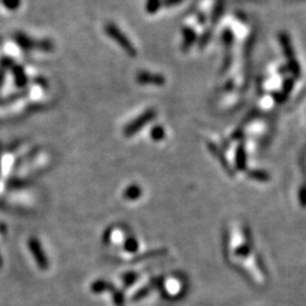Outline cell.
I'll list each match as a JSON object with an SVG mask.
<instances>
[{
    "instance_id": "3957f363",
    "label": "cell",
    "mask_w": 306,
    "mask_h": 306,
    "mask_svg": "<svg viewBox=\"0 0 306 306\" xmlns=\"http://www.w3.org/2000/svg\"><path fill=\"white\" fill-rule=\"evenodd\" d=\"M136 82L140 85H153V87H163L166 84V77L162 74H156L146 71H141L136 74Z\"/></svg>"
},
{
    "instance_id": "4fadbf2b",
    "label": "cell",
    "mask_w": 306,
    "mask_h": 306,
    "mask_svg": "<svg viewBox=\"0 0 306 306\" xmlns=\"http://www.w3.org/2000/svg\"><path fill=\"white\" fill-rule=\"evenodd\" d=\"M185 0H162V5L167 8L176 7L183 3Z\"/></svg>"
},
{
    "instance_id": "ba28073f",
    "label": "cell",
    "mask_w": 306,
    "mask_h": 306,
    "mask_svg": "<svg viewBox=\"0 0 306 306\" xmlns=\"http://www.w3.org/2000/svg\"><path fill=\"white\" fill-rule=\"evenodd\" d=\"M150 136L153 141H156V142L162 141L166 136V130L161 125H156V126H153L152 129H151Z\"/></svg>"
},
{
    "instance_id": "6da1fadb",
    "label": "cell",
    "mask_w": 306,
    "mask_h": 306,
    "mask_svg": "<svg viewBox=\"0 0 306 306\" xmlns=\"http://www.w3.org/2000/svg\"><path fill=\"white\" fill-rule=\"evenodd\" d=\"M104 32L105 34H107L110 39L115 41L118 46H119L129 57L135 58L137 56V50L135 46H134L132 41L127 38V35H126L124 32L116 25V24L108 23L107 25L104 26Z\"/></svg>"
},
{
    "instance_id": "5bb4252c",
    "label": "cell",
    "mask_w": 306,
    "mask_h": 306,
    "mask_svg": "<svg viewBox=\"0 0 306 306\" xmlns=\"http://www.w3.org/2000/svg\"><path fill=\"white\" fill-rule=\"evenodd\" d=\"M245 154H244V150L243 149H239L237 151V167L239 169H243L244 168V165H245Z\"/></svg>"
},
{
    "instance_id": "8fae6325",
    "label": "cell",
    "mask_w": 306,
    "mask_h": 306,
    "mask_svg": "<svg viewBox=\"0 0 306 306\" xmlns=\"http://www.w3.org/2000/svg\"><path fill=\"white\" fill-rule=\"evenodd\" d=\"M212 36V32L211 31H206L204 32V33L201 35V38L198 39V43H199V47L200 49H203L204 47L206 46L207 42H209L210 39Z\"/></svg>"
},
{
    "instance_id": "9a60e30c",
    "label": "cell",
    "mask_w": 306,
    "mask_h": 306,
    "mask_svg": "<svg viewBox=\"0 0 306 306\" xmlns=\"http://www.w3.org/2000/svg\"><path fill=\"white\" fill-rule=\"evenodd\" d=\"M223 42L226 43V44H230L231 43V41H232V35H231V33L230 32H228V31H226L223 33Z\"/></svg>"
},
{
    "instance_id": "30bf717a",
    "label": "cell",
    "mask_w": 306,
    "mask_h": 306,
    "mask_svg": "<svg viewBox=\"0 0 306 306\" xmlns=\"http://www.w3.org/2000/svg\"><path fill=\"white\" fill-rule=\"evenodd\" d=\"M223 5H224V1L223 0H217L215 1V5L213 7V11H212V22H217V19L221 16L222 14V10H223Z\"/></svg>"
},
{
    "instance_id": "5b68a950",
    "label": "cell",
    "mask_w": 306,
    "mask_h": 306,
    "mask_svg": "<svg viewBox=\"0 0 306 306\" xmlns=\"http://www.w3.org/2000/svg\"><path fill=\"white\" fill-rule=\"evenodd\" d=\"M28 245H30L31 251H32V253H33V255H34V258L36 260V262H38V264L40 265L41 268L46 269L48 267V265H47V260H46V258H44V254H43L42 250H41L40 244L36 242V240L31 239V242L28 243Z\"/></svg>"
},
{
    "instance_id": "8992f818",
    "label": "cell",
    "mask_w": 306,
    "mask_h": 306,
    "mask_svg": "<svg viewBox=\"0 0 306 306\" xmlns=\"http://www.w3.org/2000/svg\"><path fill=\"white\" fill-rule=\"evenodd\" d=\"M15 41L18 46L24 49V50H33V49H38V42L28 38L27 35L24 33H17L15 35Z\"/></svg>"
},
{
    "instance_id": "277c9868",
    "label": "cell",
    "mask_w": 306,
    "mask_h": 306,
    "mask_svg": "<svg viewBox=\"0 0 306 306\" xmlns=\"http://www.w3.org/2000/svg\"><path fill=\"white\" fill-rule=\"evenodd\" d=\"M182 35H183V42H182V50L184 52H187L190 49L198 42V34L194 31V28L185 26L182 28Z\"/></svg>"
},
{
    "instance_id": "52a82bcc",
    "label": "cell",
    "mask_w": 306,
    "mask_h": 306,
    "mask_svg": "<svg viewBox=\"0 0 306 306\" xmlns=\"http://www.w3.org/2000/svg\"><path fill=\"white\" fill-rule=\"evenodd\" d=\"M13 72H14V77H15V83L18 88H24L27 84V76L24 72V69L18 66V65H15L13 66Z\"/></svg>"
},
{
    "instance_id": "7a4b0ae2",
    "label": "cell",
    "mask_w": 306,
    "mask_h": 306,
    "mask_svg": "<svg viewBox=\"0 0 306 306\" xmlns=\"http://www.w3.org/2000/svg\"><path fill=\"white\" fill-rule=\"evenodd\" d=\"M157 117V111L154 109H148L145 110L144 112L136 117L133 121H130L129 124L126 125V127L124 128V134L125 136H133L135 135L136 133L141 132V130L145 127L146 125L150 124L154 118Z\"/></svg>"
},
{
    "instance_id": "9c48e42d",
    "label": "cell",
    "mask_w": 306,
    "mask_h": 306,
    "mask_svg": "<svg viewBox=\"0 0 306 306\" xmlns=\"http://www.w3.org/2000/svg\"><path fill=\"white\" fill-rule=\"evenodd\" d=\"M162 6V0H146L145 10L150 15L157 14L158 10Z\"/></svg>"
},
{
    "instance_id": "7c38bea8",
    "label": "cell",
    "mask_w": 306,
    "mask_h": 306,
    "mask_svg": "<svg viewBox=\"0 0 306 306\" xmlns=\"http://www.w3.org/2000/svg\"><path fill=\"white\" fill-rule=\"evenodd\" d=\"M3 6L10 10L17 9L20 5V0H2Z\"/></svg>"
}]
</instances>
